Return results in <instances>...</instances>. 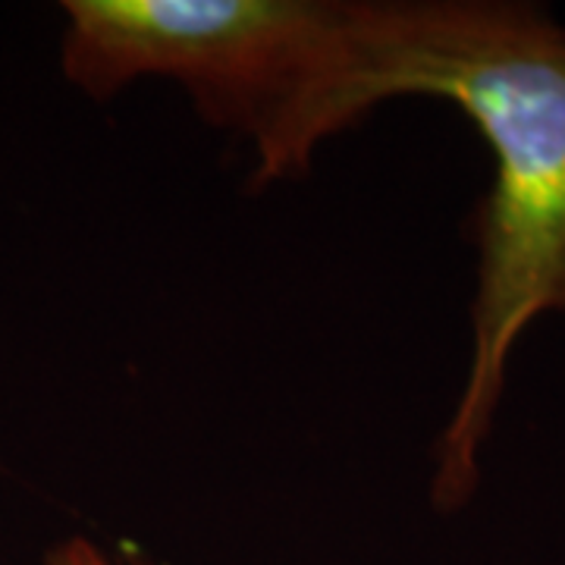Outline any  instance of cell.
Masks as SVG:
<instances>
[{
  "mask_svg": "<svg viewBox=\"0 0 565 565\" xmlns=\"http://www.w3.org/2000/svg\"><path fill=\"white\" fill-rule=\"evenodd\" d=\"M399 98L459 107L493 163L471 217V355L434 444L430 503L452 515L481 487L512 352L534 321L565 318V22L522 0H349L321 141Z\"/></svg>",
  "mask_w": 565,
  "mask_h": 565,
  "instance_id": "1",
  "label": "cell"
},
{
  "mask_svg": "<svg viewBox=\"0 0 565 565\" xmlns=\"http://www.w3.org/2000/svg\"><path fill=\"white\" fill-rule=\"evenodd\" d=\"M61 17V73L85 98L177 85L204 120L252 141L255 185L299 177L321 151L349 0H63Z\"/></svg>",
  "mask_w": 565,
  "mask_h": 565,
  "instance_id": "2",
  "label": "cell"
},
{
  "mask_svg": "<svg viewBox=\"0 0 565 565\" xmlns=\"http://www.w3.org/2000/svg\"><path fill=\"white\" fill-rule=\"evenodd\" d=\"M44 565H126V563H120L117 556H110L98 541L82 537V534H73V537H63V541H57V544L47 546V553H44Z\"/></svg>",
  "mask_w": 565,
  "mask_h": 565,
  "instance_id": "3",
  "label": "cell"
}]
</instances>
